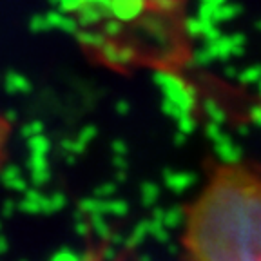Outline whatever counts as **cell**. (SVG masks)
<instances>
[{"instance_id": "2", "label": "cell", "mask_w": 261, "mask_h": 261, "mask_svg": "<svg viewBox=\"0 0 261 261\" xmlns=\"http://www.w3.org/2000/svg\"><path fill=\"white\" fill-rule=\"evenodd\" d=\"M98 16L111 13L120 20H133L136 16H176L184 8L185 0H93Z\"/></svg>"}, {"instance_id": "1", "label": "cell", "mask_w": 261, "mask_h": 261, "mask_svg": "<svg viewBox=\"0 0 261 261\" xmlns=\"http://www.w3.org/2000/svg\"><path fill=\"white\" fill-rule=\"evenodd\" d=\"M179 261H261V162H218L191 198Z\"/></svg>"}, {"instance_id": "3", "label": "cell", "mask_w": 261, "mask_h": 261, "mask_svg": "<svg viewBox=\"0 0 261 261\" xmlns=\"http://www.w3.org/2000/svg\"><path fill=\"white\" fill-rule=\"evenodd\" d=\"M80 261H116V257H111L103 247H91L84 252Z\"/></svg>"}, {"instance_id": "4", "label": "cell", "mask_w": 261, "mask_h": 261, "mask_svg": "<svg viewBox=\"0 0 261 261\" xmlns=\"http://www.w3.org/2000/svg\"><path fill=\"white\" fill-rule=\"evenodd\" d=\"M205 2H211V4H216V2H221V0H205Z\"/></svg>"}]
</instances>
